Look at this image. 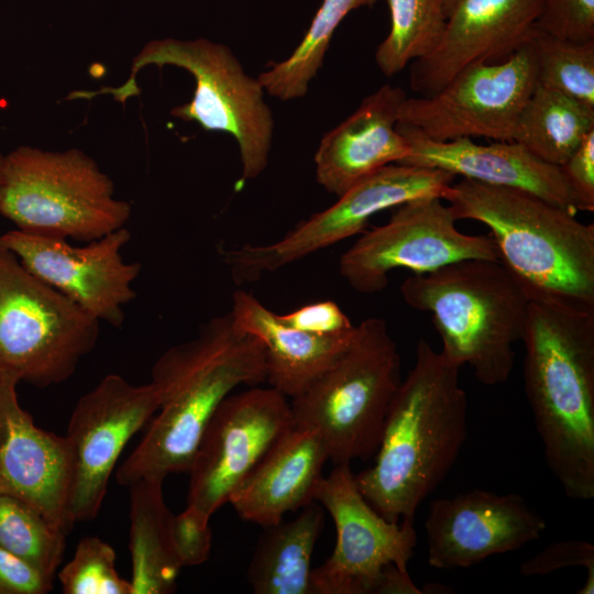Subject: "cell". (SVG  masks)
I'll list each match as a JSON object with an SVG mask.
<instances>
[{
  "mask_svg": "<svg viewBox=\"0 0 594 594\" xmlns=\"http://www.w3.org/2000/svg\"><path fill=\"white\" fill-rule=\"evenodd\" d=\"M130 239L123 227L74 246L66 239L15 229L0 235V246L97 320L119 327L124 320L123 307L135 298L133 283L141 272L139 263H128L122 256Z\"/></svg>",
  "mask_w": 594,
  "mask_h": 594,
  "instance_id": "16",
  "label": "cell"
},
{
  "mask_svg": "<svg viewBox=\"0 0 594 594\" xmlns=\"http://www.w3.org/2000/svg\"><path fill=\"white\" fill-rule=\"evenodd\" d=\"M316 502L330 514L337 541L330 557L311 571V594H377L388 565L407 570L417 544L414 520L393 522L376 512L350 464H336L323 476Z\"/></svg>",
  "mask_w": 594,
  "mask_h": 594,
  "instance_id": "13",
  "label": "cell"
},
{
  "mask_svg": "<svg viewBox=\"0 0 594 594\" xmlns=\"http://www.w3.org/2000/svg\"><path fill=\"white\" fill-rule=\"evenodd\" d=\"M0 215L23 232L90 242L125 227L131 206L81 150L21 145L3 157Z\"/></svg>",
  "mask_w": 594,
  "mask_h": 594,
  "instance_id": "8",
  "label": "cell"
},
{
  "mask_svg": "<svg viewBox=\"0 0 594 594\" xmlns=\"http://www.w3.org/2000/svg\"><path fill=\"white\" fill-rule=\"evenodd\" d=\"M289 521L265 528L248 568L255 594H311V558L323 512L316 502Z\"/></svg>",
  "mask_w": 594,
  "mask_h": 594,
  "instance_id": "25",
  "label": "cell"
},
{
  "mask_svg": "<svg viewBox=\"0 0 594 594\" xmlns=\"http://www.w3.org/2000/svg\"><path fill=\"white\" fill-rule=\"evenodd\" d=\"M99 330V320L0 246V372L38 388L63 383Z\"/></svg>",
  "mask_w": 594,
  "mask_h": 594,
  "instance_id": "9",
  "label": "cell"
},
{
  "mask_svg": "<svg viewBox=\"0 0 594 594\" xmlns=\"http://www.w3.org/2000/svg\"><path fill=\"white\" fill-rule=\"evenodd\" d=\"M293 425L290 403L271 386L230 394L208 421L193 455L187 506L210 518Z\"/></svg>",
  "mask_w": 594,
  "mask_h": 594,
  "instance_id": "14",
  "label": "cell"
},
{
  "mask_svg": "<svg viewBox=\"0 0 594 594\" xmlns=\"http://www.w3.org/2000/svg\"><path fill=\"white\" fill-rule=\"evenodd\" d=\"M530 45L539 86L594 108V40L572 42L538 29Z\"/></svg>",
  "mask_w": 594,
  "mask_h": 594,
  "instance_id": "30",
  "label": "cell"
},
{
  "mask_svg": "<svg viewBox=\"0 0 594 594\" xmlns=\"http://www.w3.org/2000/svg\"><path fill=\"white\" fill-rule=\"evenodd\" d=\"M328 460L321 437L294 424L270 448L229 503L245 521L264 528L276 525L285 514L316 502Z\"/></svg>",
  "mask_w": 594,
  "mask_h": 594,
  "instance_id": "22",
  "label": "cell"
},
{
  "mask_svg": "<svg viewBox=\"0 0 594 594\" xmlns=\"http://www.w3.org/2000/svg\"><path fill=\"white\" fill-rule=\"evenodd\" d=\"M279 318L293 328L322 336L349 332L355 327L332 300L305 305Z\"/></svg>",
  "mask_w": 594,
  "mask_h": 594,
  "instance_id": "35",
  "label": "cell"
},
{
  "mask_svg": "<svg viewBox=\"0 0 594 594\" xmlns=\"http://www.w3.org/2000/svg\"><path fill=\"white\" fill-rule=\"evenodd\" d=\"M400 293L409 307L431 315L447 358L469 365L484 385L509 378L530 298L499 261L466 258L414 274Z\"/></svg>",
  "mask_w": 594,
  "mask_h": 594,
  "instance_id": "5",
  "label": "cell"
},
{
  "mask_svg": "<svg viewBox=\"0 0 594 594\" xmlns=\"http://www.w3.org/2000/svg\"><path fill=\"white\" fill-rule=\"evenodd\" d=\"M400 382V355L386 321L367 318L330 367L292 399L294 424L321 437L334 465L365 461L377 450Z\"/></svg>",
  "mask_w": 594,
  "mask_h": 594,
  "instance_id": "7",
  "label": "cell"
},
{
  "mask_svg": "<svg viewBox=\"0 0 594 594\" xmlns=\"http://www.w3.org/2000/svg\"><path fill=\"white\" fill-rule=\"evenodd\" d=\"M569 566H582L586 572L579 594L594 593V546L587 541L573 539L552 543L520 565V573L527 576L546 575Z\"/></svg>",
  "mask_w": 594,
  "mask_h": 594,
  "instance_id": "32",
  "label": "cell"
},
{
  "mask_svg": "<svg viewBox=\"0 0 594 594\" xmlns=\"http://www.w3.org/2000/svg\"><path fill=\"white\" fill-rule=\"evenodd\" d=\"M425 527L429 565L454 570L520 549L547 522L519 494L475 488L432 501Z\"/></svg>",
  "mask_w": 594,
  "mask_h": 594,
  "instance_id": "17",
  "label": "cell"
},
{
  "mask_svg": "<svg viewBox=\"0 0 594 594\" xmlns=\"http://www.w3.org/2000/svg\"><path fill=\"white\" fill-rule=\"evenodd\" d=\"M594 130V108L537 85L518 117L514 141L561 167Z\"/></svg>",
  "mask_w": 594,
  "mask_h": 594,
  "instance_id": "26",
  "label": "cell"
},
{
  "mask_svg": "<svg viewBox=\"0 0 594 594\" xmlns=\"http://www.w3.org/2000/svg\"><path fill=\"white\" fill-rule=\"evenodd\" d=\"M3 157H4V154H2L0 151V172H1L2 163H3Z\"/></svg>",
  "mask_w": 594,
  "mask_h": 594,
  "instance_id": "38",
  "label": "cell"
},
{
  "mask_svg": "<svg viewBox=\"0 0 594 594\" xmlns=\"http://www.w3.org/2000/svg\"><path fill=\"white\" fill-rule=\"evenodd\" d=\"M15 376L0 372V495L21 499L68 534L74 457L66 436L37 427L18 399Z\"/></svg>",
  "mask_w": 594,
  "mask_h": 594,
  "instance_id": "19",
  "label": "cell"
},
{
  "mask_svg": "<svg viewBox=\"0 0 594 594\" xmlns=\"http://www.w3.org/2000/svg\"><path fill=\"white\" fill-rule=\"evenodd\" d=\"M161 479H141L130 487L131 594L175 592L182 564L174 549Z\"/></svg>",
  "mask_w": 594,
  "mask_h": 594,
  "instance_id": "24",
  "label": "cell"
},
{
  "mask_svg": "<svg viewBox=\"0 0 594 594\" xmlns=\"http://www.w3.org/2000/svg\"><path fill=\"white\" fill-rule=\"evenodd\" d=\"M175 66L195 79L190 101L172 109L170 114L197 122L206 131L230 134L239 146L242 180L257 177L267 166L274 134V119L258 78L243 68L224 44L208 38H158L147 42L132 61L130 77L119 87L98 91H75V98L111 95L125 102L139 95L138 73L146 66Z\"/></svg>",
  "mask_w": 594,
  "mask_h": 594,
  "instance_id": "6",
  "label": "cell"
},
{
  "mask_svg": "<svg viewBox=\"0 0 594 594\" xmlns=\"http://www.w3.org/2000/svg\"><path fill=\"white\" fill-rule=\"evenodd\" d=\"M442 200L422 197L398 206L387 223L344 252L341 276L354 290L372 294L387 286L395 268L422 274L466 258L499 261L493 238L460 232L452 209Z\"/></svg>",
  "mask_w": 594,
  "mask_h": 594,
  "instance_id": "12",
  "label": "cell"
},
{
  "mask_svg": "<svg viewBox=\"0 0 594 594\" xmlns=\"http://www.w3.org/2000/svg\"><path fill=\"white\" fill-rule=\"evenodd\" d=\"M579 211L594 210V130L591 131L560 167Z\"/></svg>",
  "mask_w": 594,
  "mask_h": 594,
  "instance_id": "36",
  "label": "cell"
},
{
  "mask_svg": "<svg viewBox=\"0 0 594 594\" xmlns=\"http://www.w3.org/2000/svg\"><path fill=\"white\" fill-rule=\"evenodd\" d=\"M406 98L400 87L383 85L326 133L315 154L318 184L340 197L380 168L403 162L410 147L397 123Z\"/></svg>",
  "mask_w": 594,
  "mask_h": 594,
  "instance_id": "21",
  "label": "cell"
},
{
  "mask_svg": "<svg viewBox=\"0 0 594 594\" xmlns=\"http://www.w3.org/2000/svg\"><path fill=\"white\" fill-rule=\"evenodd\" d=\"M265 350L231 312L213 317L189 341L166 350L152 367L160 407L144 437L116 471L130 486L141 479L187 472L208 421L231 392L266 382Z\"/></svg>",
  "mask_w": 594,
  "mask_h": 594,
  "instance_id": "2",
  "label": "cell"
},
{
  "mask_svg": "<svg viewBox=\"0 0 594 594\" xmlns=\"http://www.w3.org/2000/svg\"><path fill=\"white\" fill-rule=\"evenodd\" d=\"M446 28L436 50L410 66V87L430 96L465 67L497 63L530 42L542 0H442Z\"/></svg>",
  "mask_w": 594,
  "mask_h": 594,
  "instance_id": "18",
  "label": "cell"
},
{
  "mask_svg": "<svg viewBox=\"0 0 594 594\" xmlns=\"http://www.w3.org/2000/svg\"><path fill=\"white\" fill-rule=\"evenodd\" d=\"M377 1L323 0L295 51L258 75L265 92L283 101L304 97L322 66L338 25L352 10L371 7Z\"/></svg>",
  "mask_w": 594,
  "mask_h": 594,
  "instance_id": "27",
  "label": "cell"
},
{
  "mask_svg": "<svg viewBox=\"0 0 594 594\" xmlns=\"http://www.w3.org/2000/svg\"><path fill=\"white\" fill-rule=\"evenodd\" d=\"M443 200L491 230L499 262L530 300L594 310V226L516 188L462 178Z\"/></svg>",
  "mask_w": 594,
  "mask_h": 594,
  "instance_id": "4",
  "label": "cell"
},
{
  "mask_svg": "<svg viewBox=\"0 0 594 594\" xmlns=\"http://www.w3.org/2000/svg\"><path fill=\"white\" fill-rule=\"evenodd\" d=\"M53 579L0 548V594H46Z\"/></svg>",
  "mask_w": 594,
  "mask_h": 594,
  "instance_id": "37",
  "label": "cell"
},
{
  "mask_svg": "<svg viewBox=\"0 0 594 594\" xmlns=\"http://www.w3.org/2000/svg\"><path fill=\"white\" fill-rule=\"evenodd\" d=\"M524 382L548 468L564 494L594 498V310L530 300Z\"/></svg>",
  "mask_w": 594,
  "mask_h": 594,
  "instance_id": "3",
  "label": "cell"
},
{
  "mask_svg": "<svg viewBox=\"0 0 594 594\" xmlns=\"http://www.w3.org/2000/svg\"><path fill=\"white\" fill-rule=\"evenodd\" d=\"M460 369L420 339L391 403L374 463L354 474L362 495L389 521L415 520L459 458L468 436Z\"/></svg>",
  "mask_w": 594,
  "mask_h": 594,
  "instance_id": "1",
  "label": "cell"
},
{
  "mask_svg": "<svg viewBox=\"0 0 594 594\" xmlns=\"http://www.w3.org/2000/svg\"><path fill=\"white\" fill-rule=\"evenodd\" d=\"M230 312L239 328L263 344L266 382L292 399L330 367L348 346L355 329L331 336L298 330L244 290L233 293Z\"/></svg>",
  "mask_w": 594,
  "mask_h": 594,
  "instance_id": "23",
  "label": "cell"
},
{
  "mask_svg": "<svg viewBox=\"0 0 594 594\" xmlns=\"http://www.w3.org/2000/svg\"><path fill=\"white\" fill-rule=\"evenodd\" d=\"M410 152L399 164L441 169L482 184L516 188L534 194L572 213L575 197L560 167L548 164L515 141L487 145L472 139H430L418 130L397 123Z\"/></svg>",
  "mask_w": 594,
  "mask_h": 594,
  "instance_id": "20",
  "label": "cell"
},
{
  "mask_svg": "<svg viewBox=\"0 0 594 594\" xmlns=\"http://www.w3.org/2000/svg\"><path fill=\"white\" fill-rule=\"evenodd\" d=\"M387 2L391 30L376 48L375 62L385 76L392 77L436 50L444 32L446 15L442 0Z\"/></svg>",
  "mask_w": 594,
  "mask_h": 594,
  "instance_id": "28",
  "label": "cell"
},
{
  "mask_svg": "<svg viewBox=\"0 0 594 594\" xmlns=\"http://www.w3.org/2000/svg\"><path fill=\"white\" fill-rule=\"evenodd\" d=\"M537 28L572 42L594 40V0H542Z\"/></svg>",
  "mask_w": 594,
  "mask_h": 594,
  "instance_id": "33",
  "label": "cell"
},
{
  "mask_svg": "<svg viewBox=\"0 0 594 594\" xmlns=\"http://www.w3.org/2000/svg\"><path fill=\"white\" fill-rule=\"evenodd\" d=\"M67 534L34 507L0 495V548L54 578L61 565Z\"/></svg>",
  "mask_w": 594,
  "mask_h": 594,
  "instance_id": "29",
  "label": "cell"
},
{
  "mask_svg": "<svg viewBox=\"0 0 594 594\" xmlns=\"http://www.w3.org/2000/svg\"><path fill=\"white\" fill-rule=\"evenodd\" d=\"M64 594H131L130 580L116 569L114 549L97 536L80 539L73 558L58 571Z\"/></svg>",
  "mask_w": 594,
  "mask_h": 594,
  "instance_id": "31",
  "label": "cell"
},
{
  "mask_svg": "<svg viewBox=\"0 0 594 594\" xmlns=\"http://www.w3.org/2000/svg\"><path fill=\"white\" fill-rule=\"evenodd\" d=\"M210 518L191 507L172 516L170 532L175 552L182 566H194L210 557L212 534Z\"/></svg>",
  "mask_w": 594,
  "mask_h": 594,
  "instance_id": "34",
  "label": "cell"
},
{
  "mask_svg": "<svg viewBox=\"0 0 594 594\" xmlns=\"http://www.w3.org/2000/svg\"><path fill=\"white\" fill-rule=\"evenodd\" d=\"M158 407L152 382L136 385L118 374H108L78 399L66 433L74 457L69 499L74 524L97 517L121 452Z\"/></svg>",
  "mask_w": 594,
  "mask_h": 594,
  "instance_id": "15",
  "label": "cell"
},
{
  "mask_svg": "<svg viewBox=\"0 0 594 594\" xmlns=\"http://www.w3.org/2000/svg\"><path fill=\"white\" fill-rule=\"evenodd\" d=\"M455 176L415 165H386L346 190L331 207L300 222L279 241L228 250L235 279L253 280L363 231L376 213L422 197L444 198Z\"/></svg>",
  "mask_w": 594,
  "mask_h": 594,
  "instance_id": "10",
  "label": "cell"
},
{
  "mask_svg": "<svg viewBox=\"0 0 594 594\" xmlns=\"http://www.w3.org/2000/svg\"><path fill=\"white\" fill-rule=\"evenodd\" d=\"M537 85L529 42L501 62L465 67L430 96L407 97L398 123L437 141H514L518 117Z\"/></svg>",
  "mask_w": 594,
  "mask_h": 594,
  "instance_id": "11",
  "label": "cell"
}]
</instances>
